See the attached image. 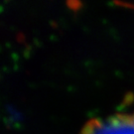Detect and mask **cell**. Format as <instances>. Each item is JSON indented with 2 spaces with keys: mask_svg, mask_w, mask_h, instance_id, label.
<instances>
[{
  "mask_svg": "<svg viewBox=\"0 0 134 134\" xmlns=\"http://www.w3.org/2000/svg\"><path fill=\"white\" fill-rule=\"evenodd\" d=\"M102 126V122L98 119H91L87 121L85 126L81 128L80 134H96L97 130H99Z\"/></svg>",
  "mask_w": 134,
  "mask_h": 134,
  "instance_id": "1",
  "label": "cell"
},
{
  "mask_svg": "<svg viewBox=\"0 0 134 134\" xmlns=\"http://www.w3.org/2000/svg\"><path fill=\"white\" fill-rule=\"evenodd\" d=\"M68 5H69L72 9L75 10L76 9V8H75V6H76V5H77V6H81V3H80V2H77V1H72V2H68Z\"/></svg>",
  "mask_w": 134,
  "mask_h": 134,
  "instance_id": "2",
  "label": "cell"
}]
</instances>
